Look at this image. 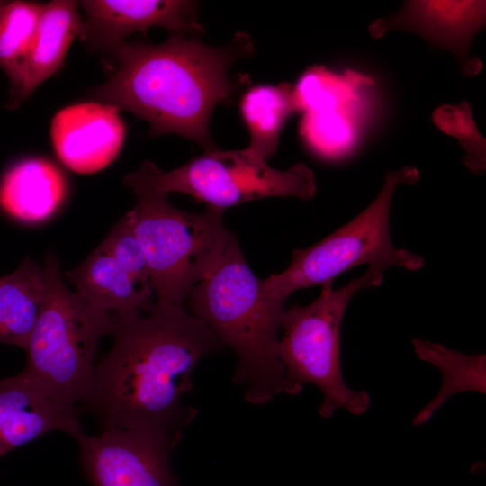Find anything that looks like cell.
Segmentation results:
<instances>
[{
    "label": "cell",
    "instance_id": "cell-1",
    "mask_svg": "<svg viewBox=\"0 0 486 486\" xmlns=\"http://www.w3.org/2000/svg\"><path fill=\"white\" fill-rule=\"evenodd\" d=\"M111 315L113 345L95 364L85 410L102 428L183 432L198 413L184 402L193 372L224 347L183 304L157 300Z\"/></svg>",
    "mask_w": 486,
    "mask_h": 486
},
{
    "label": "cell",
    "instance_id": "cell-2",
    "mask_svg": "<svg viewBox=\"0 0 486 486\" xmlns=\"http://www.w3.org/2000/svg\"><path fill=\"white\" fill-rule=\"evenodd\" d=\"M251 50L244 33L221 47L183 33L159 44L124 41L106 52L112 74L92 94L148 122L152 136L175 133L213 150L211 115L237 88L229 74L232 65Z\"/></svg>",
    "mask_w": 486,
    "mask_h": 486
},
{
    "label": "cell",
    "instance_id": "cell-3",
    "mask_svg": "<svg viewBox=\"0 0 486 486\" xmlns=\"http://www.w3.org/2000/svg\"><path fill=\"white\" fill-rule=\"evenodd\" d=\"M189 312L202 320L236 356L232 381L246 400L263 405L284 392L278 356L286 301L269 297L248 266L237 237L219 264L187 296Z\"/></svg>",
    "mask_w": 486,
    "mask_h": 486
},
{
    "label": "cell",
    "instance_id": "cell-4",
    "mask_svg": "<svg viewBox=\"0 0 486 486\" xmlns=\"http://www.w3.org/2000/svg\"><path fill=\"white\" fill-rule=\"evenodd\" d=\"M42 270L43 305L19 374L63 404L85 405L94 386L100 342L112 334V315L68 287L54 252L48 253Z\"/></svg>",
    "mask_w": 486,
    "mask_h": 486
},
{
    "label": "cell",
    "instance_id": "cell-5",
    "mask_svg": "<svg viewBox=\"0 0 486 486\" xmlns=\"http://www.w3.org/2000/svg\"><path fill=\"white\" fill-rule=\"evenodd\" d=\"M382 277V271L369 266L362 276L339 289H333V282L325 283L312 302L305 306L293 304L284 311L278 345L284 393L298 395L305 384L316 385L322 394L318 410L324 418L340 409L361 415L370 406L366 392L353 390L344 382L340 329L351 298L358 291L380 285Z\"/></svg>",
    "mask_w": 486,
    "mask_h": 486
},
{
    "label": "cell",
    "instance_id": "cell-6",
    "mask_svg": "<svg viewBox=\"0 0 486 486\" xmlns=\"http://www.w3.org/2000/svg\"><path fill=\"white\" fill-rule=\"evenodd\" d=\"M133 194L137 202L130 212L150 287L158 301L183 304L190 290L214 270L236 235L224 225L222 210L191 212L171 204L166 194Z\"/></svg>",
    "mask_w": 486,
    "mask_h": 486
},
{
    "label": "cell",
    "instance_id": "cell-7",
    "mask_svg": "<svg viewBox=\"0 0 486 486\" xmlns=\"http://www.w3.org/2000/svg\"><path fill=\"white\" fill-rule=\"evenodd\" d=\"M418 179V170L413 166L388 172L378 195L363 212L314 245L293 250L286 269L262 279L265 292L286 301L295 291L333 282L338 274L364 264L381 271L390 267L420 269L424 258L397 248L390 236L394 191L401 184H415Z\"/></svg>",
    "mask_w": 486,
    "mask_h": 486
},
{
    "label": "cell",
    "instance_id": "cell-8",
    "mask_svg": "<svg viewBox=\"0 0 486 486\" xmlns=\"http://www.w3.org/2000/svg\"><path fill=\"white\" fill-rule=\"evenodd\" d=\"M123 181L132 192L148 191L166 195L182 193L222 211L266 197L310 200L316 193L314 174L303 163L277 170L256 158L247 148L207 150L167 172L150 161H144Z\"/></svg>",
    "mask_w": 486,
    "mask_h": 486
},
{
    "label": "cell",
    "instance_id": "cell-9",
    "mask_svg": "<svg viewBox=\"0 0 486 486\" xmlns=\"http://www.w3.org/2000/svg\"><path fill=\"white\" fill-rule=\"evenodd\" d=\"M79 464L92 486H180L171 465L181 431L103 428L73 436Z\"/></svg>",
    "mask_w": 486,
    "mask_h": 486
},
{
    "label": "cell",
    "instance_id": "cell-10",
    "mask_svg": "<svg viewBox=\"0 0 486 486\" xmlns=\"http://www.w3.org/2000/svg\"><path fill=\"white\" fill-rule=\"evenodd\" d=\"M485 22V1L411 0L405 1L396 14L374 20L368 32L374 38L392 29L414 32L431 45L450 51L460 62L463 74L472 76L481 71L482 64L469 56V48Z\"/></svg>",
    "mask_w": 486,
    "mask_h": 486
},
{
    "label": "cell",
    "instance_id": "cell-11",
    "mask_svg": "<svg viewBox=\"0 0 486 486\" xmlns=\"http://www.w3.org/2000/svg\"><path fill=\"white\" fill-rule=\"evenodd\" d=\"M82 40L94 50L109 51L136 32L161 27L173 33L200 34L197 5L193 1L85 0Z\"/></svg>",
    "mask_w": 486,
    "mask_h": 486
},
{
    "label": "cell",
    "instance_id": "cell-12",
    "mask_svg": "<svg viewBox=\"0 0 486 486\" xmlns=\"http://www.w3.org/2000/svg\"><path fill=\"white\" fill-rule=\"evenodd\" d=\"M50 135L60 161L72 171L89 174L104 168L116 158L125 125L114 106L82 103L55 115Z\"/></svg>",
    "mask_w": 486,
    "mask_h": 486
},
{
    "label": "cell",
    "instance_id": "cell-13",
    "mask_svg": "<svg viewBox=\"0 0 486 486\" xmlns=\"http://www.w3.org/2000/svg\"><path fill=\"white\" fill-rule=\"evenodd\" d=\"M79 415V408L56 400L19 374L0 380V459L50 432H82Z\"/></svg>",
    "mask_w": 486,
    "mask_h": 486
},
{
    "label": "cell",
    "instance_id": "cell-14",
    "mask_svg": "<svg viewBox=\"0 0 486 486\" xmlns=\"http://www.w3.org/2000/svg\"><path fill=\"white\" fill-rule=\"evenodd\" d=\"M85 22L78 4L55 0L45 7L31 45L9 77V108L17 107L60 67L76 38L82 40Z\"/></svg>",
    "mask_w": 486,
    "mask_h": 486
},
{
    "label": "cell",
    "instance_id": "cell-15",
    "mask_svg": "<svg viewBox=\"0 0 486 486\" xmlns=\"http://www.w3.org/2000/svg\"><path fill=\"white\" fill-rule=\"evenodd\" d=\"M67 192L65 176L57 166L43 158H27L2 177L0 208L20 222L38 224L58 212Z\"/></svg>",
    "mask_w": 486,
    "mask_h": 486
},
{
    "label": "cell",
    "instance_id": "cell-16",
    "mask_svg": "<svg viewBox=\"0 0 486 486\" xmlns=\"http://www.w3.org/2000/svg\"><path fill=\"white\" fill-rule=\"evenodd\" d=\"M65 275L86 301L108 312L148 310L155 303L152 289L138 285L101 245Z\"/></svg>",
    "mask_w": 486,
    "mask_h": 486
},
{
    "label": "cell",
    "instance_id": "cell-17",
    "mask_svg": "<svg viewBox=\"0 0 486 486\" xmlns=\"http://www.w3.org/2000/svg\"><path fill=\"white\" fill-rule=\"evenodd\" d=\"M45 295L43 270L26 256L0 278V343L26 348Z\"/></svg>",
    "mask_w": 486,
    "mask_h": 486
},
{
    "label": "cell",
    "instance_id": "cell-18",
    "mask_svg": "<svg viewBox=\"0 0 486 486\" xmlns=\"http://www.w3.org/2000/svg\"><path fill=\"white\" fill-rule=\"evenodd\" d=\"M419 359L436 366L443 382L436 396L413 418L414 426L427 422L451 396L464 392L485 394V355H464L428 340L412 338Z\"/></svg>",
    "mask_w": 486,
    "mask_h": 486
},
{
    "label": "cell",
    "instance_id": "cell-19",
    "mask_svg": "<svg viewBox=\"0 0 486 486\" xmlns=\"http://www.w3.org/2000/svg\"><path fill=\"white\" fill-rule=\"evenodd\" d=\"M240 109L250 135L247 148L266 161L277 148L284 123L295 112L292 86L282 83L256 86L245 94Z\"/></svg>",
    "mask_w": 486,
    "mask_h": 486
},
{
    "label": "cell",
    "instance_id": "cell-20",
    "mask_svg": "<svg viewBox=\"0 0 486 486\" xmlns=\"http://www.w3.org/2000/svg\"><path fill=\"white\" fill-rule=\"evenodd\" d=\"M371 80L355 72L337 75L323 67L308 69L292 89L295 112H324L346 110L354 90Z\"/></svg>",
    "mask_w": 486,
    "mask_h": 486
},
{
    "label": "cell",
    "instance_id": "cell-21",
    "mask_svg": "<svg viewBox=\"0 0 486 486\" xmlns=\"http://www.w3.org/2000/svg\"><path fill=\"white\" fill-rule=\"evenodd\" d=\"M45 4L5 2L0 7V68L11 77L25 56Z\"/></svg>",
    "mask_w": 486,
    "mask_h": 486
},
{
    "label": "cell",
    "instance_id": "cell-22",
    "mask_svg": "<svg viewBox=\"0 0 486 486\" xmlns=\"http://www.w3.org/2000/svg\"><path fill=\"white\" fill-rule=\"evenodd\" d=\"M433 123L444 133L454 137L464 151V164L473 173L486 167V140L478 130L470 104H443L432 113Z\"/></svg>",
    "mask_w": 486,
    "mask_h": 486
},
{
    "label": "cell",
    "instance_id": "cell-23",
    "mask_svg": "<svg viewBox=\"0 0 486 486\" xmlns=\"http://www.w3.org/2000/svg\"><path fill=\"white\" fill-rule=\"evenodd\" d=\"M300 129L308 145L325 157L339 154L353 140V126L346 110L304 113Z\"/></svg>",
    "mask_w": 486,
    "mask_h": 486
},
{
    "label": "cell",
    "instance_id": "cell-24",
    "mask_svg": "<svg viewBox=\"0 0 486 486\" xmlns=\"http://www.w3.org/2000/svg\"><path fill=\"white\" fill-rule=\"evenodd\" d=\"M100 245L137 284L151 289L148 263L130 212L120 219Z\"/></svg>",
    "mask_w": 486,
    "mask_h": 486
},
{
    "label": "cell",
    "instance_id": "cell-25",
    "mask_svg": "<svg viewBox=\"0 0 486 486\" xmlns=\"http://www.w3.org/2000/svg\"><path fill=\"white\" fill-rule=\"evenodd\" d=\"M5 3V1H0V7Z\"/></svg>",
    "mask_w": 486,
    "mask_h": 486
}]
</instances>
